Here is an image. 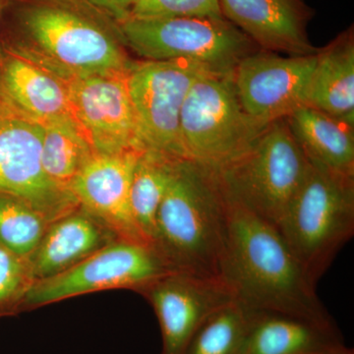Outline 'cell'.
<instances>
[{
    "label": "cell",
    "mask_w": 354,
    "mask_h": 354,
    "mask_svg": "<svg viewBox=\"0 0 354 354\" xmlns=\"http://www.w3.org/2000/svg\"><path fill=\"white\" fill-rule=\"evenodd\" d=\"M0 102L43 127L73 116L66 82L7 53L0 60Z\"/></svg>",
    "instance_id": "17"
},
{
    "label": "cell",
    "mask_w": 354,
    "mask_h": 354,
    "mask_svg": "<svg viewBox=\"0 0 354 354\" xmlns=\"http://www.w3.org/2000/svg\"><path fill=\"white\" fill-rule=\"evenodd\" d=\"M304 106L354 124V36L346 30L317 50Z\"/></svg>",
    "instance_id": "19"
},
{
    "label": "cell",
    "mask_w": 354,
    "mask_h": 354,
    "mask_svg": "<svg viewBox=\"0 0 354 354\" xmlns=\"http://www.w3.org/2000/svg\"><path fill=\"white\" fill-rule=\"evenodd\" d=\"M44 127L0 102V192L29 203L51 221L80 206L41 165Z\"/></svg>",
    "instance_id": "10"
},
{
    "label": "cell",
    "mask_w": 354,
    "mask_h": 354,
    "mask_svg": "<svg viewBox=\"0 0 354 354\" xmlns=\"http://www.w3.org/2000/svg\"><path fill=\"white\" fill-rule=\"evenodd\" d=\"M285 120L311 164L354 176V124L307 106Z\"/></svg>",
    "instance_id": "20"
},
{
    "label": "cell",
    "mask_w": 354,
    "mask_h": 354,
    "mask_svg": "<svg viewBox=\"0 0 354 354\" xmlns=\"http://www.w3.org/2000/svg\"><path fill=\"white\" fill-rule=\"evenodd\" d=\"M225 198L227 232L220 277L235 300L255 311L335 325L278 228L227 194Z\"/></svg>",
    "instance_id": "2"
},
{
    "label": "cell",
    "mask_w": 354,
    "mask_h": 354,
    "mask_svg": "<svg viewBox=\"0 0 354 354\" xmlns=\"http://www.w3.org/2000/svg\"><path fill=\"white\" fill-rule=\"evenodd\" d=\"M27 258L0 243V318L19 315L34 285Z\"/></svg>",
    "instance_id": "25"
},
{
    "label": "cell",
    "mask_w": 354,
    "mask_h": 354,
    "mask_svg": "<svg viewBox=\"0 0 354 354\" xmlns=\"http://www.w3.org/2000/svg\"><path fill=\"white\" fill-rule=\"evenodd\" d=\"M221 14L260 50L288 55L315 53L307 34L311 9L304 0H218Z\"/></svg>",
    "instance_id": "15"
},
{
    "label": "cell",
    "mask_w": 354,
    "mask_h": 354,
    "mask_svg": "<svg viewBox=\"0 0 354 354\" xmlns=\"http://www.w3.org/2000/svg\"><path fill=\"white\" fill-rule=\"evenodd\" d=\"M330 354H354V351L353 348H349L348 346H346V348L342 349V351H337V353Z\"/></svg>",
    "instance_id": "29"
},
{
    "label": "cell",
    "mask_w": 354,
    "mask_h": 354,
    "mask_svg": "<svg viewBox=\"0 0 354 354\" xmlns=\"http://www.w3.org/2000/svg\"><path fill=\"white\" fill-rule=\"evenodd\" d=\"M212 71L187 60L134 62L127 87L144 150L186 158L180 133L184 102L193 84Z\"/></svg>",
    "instance_id": "8"
},
{
    "label": "cell",
    "mask_w": 354,
    "mask_h": 354,
    "mask_svg": "<svg viewBox=\"0 0 354 354\" xmlns=\"http://www.w3.org/2000/svg\"><path fill=\"white\" fill-rule=\"evenodd\" d=\"M268 127L242 106L232 71L208 72L193 84L181 111L185 158L220 169L245 153Z\"/></svg>",
    "instance_id": "6"
},
{
    "label": "cell",
    "mask_w": 354,
    "mask_h": 354,
    "mask_svg": "<svg viewBox=\"0 0 354 354\" xmlns=\"http://www.w3.org/2000/svg\"><path fill=\"white\" fill-rule=\"evenodd\" d=\"M171 272L152 246L118 239L69 271L35 281L23 312L97 291L127 288L139 292Z\"/></svg>",
    "instance_id": "9"
},
{
    "label": "cell",
    "mask_w": 354,
    "mask_h": 354,
    "mask_svg": "<svg viewBox=\"0 0 354 354\" xmlns=\"http://www.w3.org/2000/svg\"><path fill=\"white\" fill-rule=\"evenodd\" d=\"M142 152L130 149L95 153L77 176L70 191L81 206L106 223L118 239L150 245L135 223L130 205L133 172Z\"/></svg>",
    "instance_id": "14"
},
{
    "label": "cell",
    "mask_w": 354,
    "mask_h": 354,
    "mask_svg": "<svg viewBox=\"0 0 354 354\" xmlns=\"http://www.w3.org/2000/svg\"><path fill=\"white\" fill-rule=\"evenodd\" d=\"M88 1L94 3L95 6L101 7L109 13V7H111V0H88Z\"/></svg>",
    "instance_id": "28"
},
{
    "label": "cell",
    "mask_w": 354,
    "mask_h": 354,
    "mask_svg": "<svg viewBox=\"0 0 354 354\" xmlns=\"http://www.w3.org/2000/svg\"><path fill=\"white\" fill-rule=\"evenodd\" d=\"M0 48L66 83L134 64L120 22L88 0H6Z\"/></svg>",
    "instance_id": "1"
},
{
    "label": "cell",
    "mask_w": 354,
    "mask_h": 354,
    "mask_svg": "<svg viewBox=\"0 0 354 354\" xmlns=\"http://www.w3.org/2000/svg\"><path fill=\"white\" fill-rule=\"evenodd\" d=\"M316 53L285 57L260 50L242 58L232 79L246 113L270 125L304 106Z\"/></svg>",
    "instance_id": "11"
},
{
    "label": "cell",
    "mask_w": 354,
    "mask_h": 354,
    "mask_svg": "<svg viewBox=\"0 0 354 354\" xmlns=\"http://www.w3.org/2000/svg\"><path fill=\"white\" fill-rule=\"evenodd\" d=\"M138 293L157 316L162 341L160 354H183L199 326L235 299L221 277L178 271L156 279Z\"/></svg>",
    "instance_id": "12"
},
{
    "label": "cell",
    "mask_w": 354,
    "mask_h": 354,
    "mask_svg": "<svg viewBox=\"0 0 354 354\" xmlns=\"http://www.w3.org/2000/svg\"><path fill=\"white\" fill-rule=\"evenodd\" d=\"M51 221L29 203L0 192V243L27 258L43 239Z\"/></svg>",
    "instance_id": "24"
},
{
    "label": "cell",
    "mask_w": 354,
    "mask_h": 354,
    "mask_svg": "<svg viewBox=\"0 0 354 354\" xmlns=\"http://www.w3.org/2000/svg\"><path fill=\"white\" fill-rule=\"evenodd\" d=\"M95 153L73 116L44 125L41 165L48 178L62 189L70 191L77 176Z\"/></svg>",
    "instance_id": "21"
},
{
    "label": "cell",
    "mask_w": 354,
    "mask_h": 354,
    "mask_svg": "<svg viewBox=\"0 0 354 354\" xmlns=\"http://www.w3.org/2000/svg\"><path fill=\"white\" fill-rule=\"evenodd\" d=\"M128 17H223L218 0H140ZM127 17V18H128Z\"/></svg>",
    "instance_id": "26"
},
{
    "label": "cell",
    "mask_w": 354,
    "mask_h": 354,
    "mask_svg": "<svg viewBox=\"0 0 354 354\" xmlns=\"http://www.w3.org/2000/svg\"><path fill=\"white\" fill-rule=\"evenodd\" d=\"M279 232L313 285L354 234V176L310 162Z\"/></svg>",
    "instance_id": "4"
},
{
    "label": "cell",
    "mask_w": 354,
    "mask_h": 354,
    "mask_svg": "<svg viewBox=\"0 0 354 354\" xmlns=\"http://www.w3.org/2000/svg\"><path fill=\"white\" fill-rule=\"evenodd\" d=\"M127 74H95L67 83L72 115L97 153L145 151L128 92Z\"/></svg>",
    "instance_id": "13"
},
{
    "label": "cell",
    "mask_w": 354,
    "mask_h": 354,
    "mask_svg": "<svg viewBox=\"0 0 354 354\" xmlns=\"http://www.w3.org/2000/svg\"><path fill=\"white\" fill-rule=\"evenodd\" d=\"M118 239L106 223L80 205L51 223L28 256L32 279L43 281L69 271Z\"/></svg>",
    "instance_id": "16"
},
{
    "label": "cell",
    "mask_w": 354,
    "mask_h": 354,
    "mask_svg": "<svg viewBox=\"0 0 354 354\" xmlns=\"http://www.w3.org/2000/svg\"><path fill=\"white\" fill-rule=\"evenodd\" d=\"M254 310L237 300L216 310L191 337L183 354H239Z\"/></svg>",
    "instance_id": "23"
},
{
    "label": "cell",
    "mask_w": 354,
    "mask_h": 354,
    "mask_svg": "<svg viewBox=\"0 0 354 354\" xmlns=\"http://www.w3.org/2000/svg\"><path fill=\"white\" fill-rule=\"evenodd\" d=\"M128 48L143 60H187L232 72L260 48L225 17L131 18L120 21Z\"/></svg>",
    "instance_id": "7"
},
{
    "label": "cell",
    "mask_w": 354,
    "mask_h": 354,
    "mask_svg": "<svg viewBox=\"0 0 354 354\" xmlns=\"http://www.w3.org/2000/svg\"><path fill=\"white\" fill-rule=\"evenodd\" d=\"M140 0H111L109 13L115 18L118 22L127 19L130 10Z\"/></svg>",
    "instance_id": "27"
},
{
    "label": "cell",
    "mask_w": 354,
    "mask_h": 354,
    "mask_svg": "<svg viewBox=\"0 0 354 354\" xmlns=\"http://www.w3.org/2000/svg\"><path fill=\"white\" fill-rule=\"evenodd\" d=\"M178 158H181L145 150L140 155L133 172L130 191L133 218L142 236L152 247L158 208Z\"/></svg>",
    "instance_id": "22"
},
{
    "label": "cell",
    "mask_w": 354,
    "mask_h": 354,
    "mask_svg": "<svg viewBox=\"0 0 354 354\" xmlns=\"http://www.w3.org/2000/svg\"><path fill=\"white\" fill-rule=\"evenodd\" d=\"M346 348L335 325L254 310L239 354H330Z\"/></svg>",
    "instance_id": "18"
},
{
    "label": "cell",
    "mask_w": 354,
    "mask_h": 354,
    "mask_svg": "<svg viewBox=\"0 0 354 354\" xmlns=\"http://www.w3.org/2000/svg\"><path fill=\"white\" fill-rule=\"evenodd\" d=\"M309 167L283 118L266 128L245 153L216 171L228 197L277 227Z\"/></svg>",
    "instance_id": "5"
},
{
    "label": "cell",
    "mask_w": 354,
    "mask_h": 354,
    "mask_svg": "<svg viewBox=\"0 0 354 354\" xmlns=\"http://www.w3.org/2000/svg\"><path fill=\"white\" fill-rule=\"evenodd\" d=\"M4 2H6V0H0V15H1L2 9H3ZM3 55L4 53L2 51L1 48H0V60L2 59Z\"/></svg>",
    "instance_id": "30"
},
{
    "label": "cell",
    "mask_w": 354,
    "mask_h": 354,
    "mask_svg": "<svg viewBox=\"0 0 354 354\" xmlns=\"http://www.w3.org/2000/svg\"><path fill=\"white\" fill-rule=\"evenodd\" d=\"M227 198L216 169L178 158L158 208L153 248L172 271L220 277Z\"/></svg>",
    "instance_id": "3"
}]
</instances>
